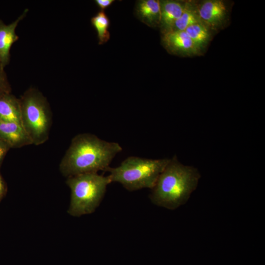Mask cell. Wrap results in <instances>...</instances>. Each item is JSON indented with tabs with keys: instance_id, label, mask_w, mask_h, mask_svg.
Masks as SVG:
<instances>
[{
	"instance_id": "cell-1",
	"label": "cell",
	"mask_w": 265,
	"mask_h": 265,
	"mask_svg": "<svg viewBox=\"0 0 265 265\" xmlns=\"http://www.w3.org/2000/svg\"><path fill=\"white\" fill-rule=\"evenodd\" d=\"M122 150L119 143L102 140L88 133L75 136L59 164L66 177L106 170Z\"/></svg>"
},
{
	"instance_id": "cell-2",
	"label": "cell",
	"mask_w": 265,
	"mask_h": 265,
	"mask_svg": "<svg viewBox=\"0 0 265 265\" xmlns=\"http://www.w3.org/2000/svg\"><path fill=\"white\" fill-rule=\"evenodd\" d=\"M201 177L198 169L181 163L176 156L160 174L149 198L159 207L174 210L186 204Z\"/></svg>"
},
{
	"instance_id": "cell-3",
	"label": "cell",
	"mask_w": 265,
	"mask_h": 265,
	"mask_svg": "<svg viewBox=\"0 0 265 265\" xmlns=\"http://www.w3.org/2000/svg\"><path fill=\"white\" fill-rule=\"evenodd\" d=\"M170 159H149L131 156L116 167L106 171L111 182H118L129 191L152 189Z\"/></svg>"
},
{
	"instance_id": "cell-4",
	"label": "cell",
	"mask_w": 265,
	"mask_h": 265,
	"mask_svg": "<svg viewBox=\"0 0 265 265\" xmlns=\"http://www.w3.org/2000/svg\"><path fill=\"white\" fill-rule=\"evenodd\" d=\"M111 183L108 176L97 173L68 177L66 183L71 192L68 213L78 217L93 213L100 204L107 186Z\"/></svg>"
},
{
	"instance_id": "cell-5",
	"label": "cell",
	"mask_w": 265,
	"mask_h": 265,
	"mask_svg": "<svg viewBox=\"0 0 265 265\" xmlns=\"http://www.w3.org/2000/svg\"><path fill=\"white\" fill-rule=\"evenodd\" d=\"M20 100L22 125L32 144H43L48 139L52 114L45 97L35 88L26 90Z\"/></svg>"
},
{
	"instance_id": "cell-6",
	"label": "cell",
	"mask_w": 265,
	"mask_h": 265,
	"mask_svg": "<svg viewBox=\"0 0 265 265\" xmlns=\"http://www.w3.org/2000/svg\"><path fill=\"white\" fill-rule=\"evenodd\" d=\"M162 34V44L169 53L182 55H190L200 53V50L185 31L171 30Z\"/></svg>"
},
{
	"instance_id": "cell-7",
	"label": "cell",
	"mask_w": 265,
	"mask_h": 265,
	"mask_svg": "<svg viewBox=\"0 0 265 265\" xmlns=\"http://www.w3.org/2000/svg\"><path fill=\"white\" fill-rule=\"evenodd\" d=\"M201 22L209 28L216 29L223 23L227 9L225 2L220 0L203 1L197 7Z\"/></svg>"
},
{
	"instance_id": "cell-8",
	"label": "cell",
	"mask_w": 265,
	"mask_h": 265,
	"mask_svg": "<svg viewBox=\"0 0 265 265\" xmlns=\"http://www.w3.org/2000/svg\"><path fill=\"white\" fill-rule=\"evenodd\" d=\"M28 11L27 9H25L15 21L9 25H5L0 21V63L3 67L9 63L11 47L19 39V36L16 33V28Z\"/></svg>"
},
{
	"instance_id": "cell-9",
	"label": "cell",
	"mask_w": 265,
	"mask_h": 265,
	"mask_svg": "<svg viewBox=\"0 0 265 265\" xmlns=\"http://www.w3.org/2000/svg\"><path fill=\"white\" fill-rule=\"evenodd\" d=\"M0 140L11 148H19L32 144L21 124L1 120H0Z\"/></svg>"
},
{
	"instance_id": "cell-10",
	"label": "cell",
	"mask_w": 265,
	"mask_h": 265,
	"mask_svg": "<svg viewBox=\"0 0 265 265\" xmlns=\"http://www.w3.org/2000/svg\"><path fill=\"white\" fill-rule=\"evenodd\" d=\"M135 11L137 18L148 26H159L161 13L160 1L139 0L136 2Z\"/></svg>"
},
{
	"instance_id": "cell-11",
	"label": "cell",
	"mask_w": 265,
	"mask_h": 265,
	"mask_svg": "<svg viewBox=\"0 0 265 265\" xmlns=\"http://www.w3.org/2000/svg\"><path fill=\"white\" fill-rule=\"evenodd\" d=\"M160 3V21L159 26L162 34L171 31L182 14L185 3L175 0H162Z\"/></svg>"
},
{
	"instance_id": "cell-12",
	"label": "cell",
	"mask_w": 265,
	"mask_h": 265,
	"mask_svg": "<svg viewBox=\"0 0 265 265\" xmlns=\"http://www.w3.org/2000/svg\"><path fill=\"white\" fill-rule=\"evenodd\" d=\"M0 120L22 125L20 100L8 93L0 95Z\"/></svg>"
},
{
	"instance_id": "cell-13",
	"label": "cell",
	"mask_w": 265,
	"mask_h": 265,
	"mask_svg": "<svg viewBox=\"0 0 265 265\" xmlns=\"http://www.w3.org/2000/svg\"><path fill=\"white\" fill-rule=\"evenodd\" d=\"M200 22L197 7L190 2H186L182 14L175 23L171 30L185 31L188 26Z\"/></svg>"
},
{
	"instance_id": "cell-14",
	"label": "cell",
	"mask_w": 265,
	"mask_h": 265,
	"mask_svg": "<svg viewBox=\"0 0 265 265\" xmlns=\"http://www.w3.org/2000/svg\"><path fill=\"white\" fill-rule=\"evenodd\" d=\"M185 31L200 51L206 45L211 37L209 28L201 22L188 26Z\"/></svg>"
},
{
	"instance_id": "cell-15",
	"label": "cell",
	"mask_w": 265,
	"mask_h": 265,
	"mask_svg": "<svg viewBox=\"0 0 265 265\" xmlns=\"http://www.w3.org/2000/svg\"><path fill=\"white\" fill-rule=\"evenodd\" d=\"M91 23L97 31L99 44L107 42L110 38L108 30L110 21L104 11H100L92 17Z\"/></svg>"
},
{
	"instance_id": "cell-16",
	"label": "cell",
	"mask_w": 265,
	"mask_h": 265,
	"mask_svg": "<svg viewBox=\"0 0 265 265\" xmlns=\"http://www.w3.org/2000/svg\"><path fill=\"white\" fill-rule=\"evenodd\" d=\"M4 67L0 63V95L6 93L7 81Z\"/></svg>"
},
{
	"instance_id": "cell-17",
	"label": "cell",
	"mask_w": 265,
	"mask_h": 265,
	"mask_svg": "<svg viewBox=\"0 0 265 265\" xmlns=\"http://www.w3.org/2000/svg\"><path fill=\"white\" fill-rule=\"evenodd\" d=\"M114 1V0H96L95 1L96 4L101 11H104Z\"/></svg>"
},
{
	"instance_id": "cell-18",
	"label": "cell",
	"mask_w": 265,
	"mask_h": 265,
	"mask_svg": "<svg viewBox=\"0 0 265 265\" xmlns=\"http://www.w3.org/2000/svg\"><path fill=\"white\" fill-rule=\"evenodd\" d=\"M11 148L7 144L0 140V159H2L8 150Z\"/></svg>"
},
{
	"instance_id": "cell-19",
	"label": "cell",
	"mask_w": 265,
	"mask_h": 265,
	"mask_svg": "<svg viewBox=\"0 0 265 265\" xmlns=\"http://www.w3.org/2000/svg\"><path fill=\"white\" fill-rule=\"evenodd\" d=\"M6 193V188L2 178L0 175V202L2 200Z\"/></svg>"
}]
</instances>
